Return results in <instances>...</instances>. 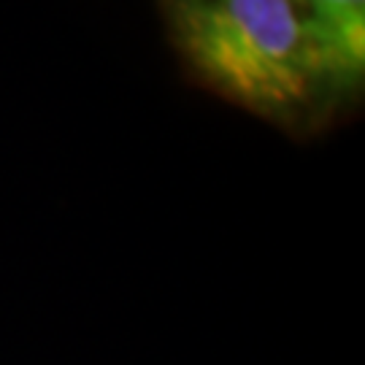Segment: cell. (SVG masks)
Masks as SVG:
<instances>
[{"instance_id": "6da1fadb", "label": "cell", "mask_w": 365, "mask_h": 365, "mask_svg": "<svg viewBox=\"0 0 365 365\" xmlns=\"http://www.w3.org/2000/svg\"><path fill=\"white\" fill-rule=\"evenodd\" d=\"M192 76L287 133H314L341 108L300 0H160Z\"/></svg>"}, {"instance_id": "7a4b0ae2", "label": "cell", "mask_w": 365, "mask_h": 365, "mask_svg": "<svg viewBox=\"0 0 365 365\" xmlns=\"http://www.w3.org/2000/svg\"><path fill=\"white\" fill-rule=\"evenodd\" d=\"M327 87L349 108L365 78V0H300Z\"/></svg>"}]
</instances>
